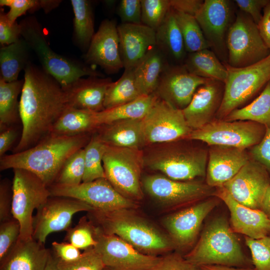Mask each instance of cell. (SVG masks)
Returning a JSON list of instances; mask_svg holds the SVG:
<instances>
[{
  "instance_id": "f907efd6",
  "label": "cell",
  "mask_w": 270,
  "mask_h": 270,
  "mask_svg": "<svg viewBox=\"0 0 270 270\" xmlns=\"http://www.w3.org/2000/svg\"><path fill=\"white\" fill-rule=\"evenodd\" d=\"M148 270H200V268L186 260L184 256L174 253L162 257L156 266Z\"/></svg>"
},
{
  "instance_id": "9f6ffc18",
  "label": "cell",
  "mask_w": 270,
  "mask_h": 270,
  "mask_svg": "<svg viewBox=\"0 0 270 270\" xmlns=\"http://www.w3.org/2000/svg\"><path fill=\"white\" fill-rule=\"evenodd\" d=\"M202 0H170L171 8L176 12L194 16L201 8Z\"/></svg>"
},
{
  "instance_id": "e575fe53",
  "label": "cell",
  "mask_w": 270,
  "mask_h": 270,
  "mask_svg": "<svg viewBox=\"0 0 270 270\" xmlns=\"http://www.w3.org/2000/svg\"><path fill=\"white\" fill-rule=\"evenodd\" d=\"M24 79L6 82L0 78V130L13 126L20 120L18 97Z\"/></svg>"
},
{
  "instance_id": "74e56055",
  "label": "cell",
  "mask_w": 270,
  "mask_h": 270,
  "mask_svg": "<svg viewBox=\"0 0 270 270\" xmlns=\"http://www.w3.org/2000/svg\"><path fill=\"white\" fill-rule=\"evenodd\" d=\"M142 95L134 78L133 70H124L120 78L112 82L104 98V110L113 108L132 102Z\"/></svg>"
},
{
  "instance_id": "f546056e",
  "label": "cell",
  "mask_w": 270,
  "mask_h": 270,
  "mask_svg": "<svg viewBox=\"0 0 270 270\" xmlns=\"http://www.w3.org/2000/svg\"><path fill=\"white\" fill-rule=\"evenodd\" d=\"M156 46L168 62H173L174 64H182L180 63L184 62L187 52L174 11L172 8L156 31Z\"/></svg>"
},
{
  "instance_id": "b9f144b4",
  "label": "cell",
  "mask_w": 270,
  "mask_h": 270,
  "mask_svg": "<svg viewBox=\"0 0 270 270\" xmlns=\"http://www.w3.org/2000/svg\"><path fill=\"white\" fill-rule=\"evenodd\" d=\"M142 24L156 31L171 8L170 0H140Z\"/></svg>"
},
{
  "instance_id": "ab89813d",
  "label": "cell",
  "mask_w": 270,
  "mask_h": 270,
  "mask_svg": "<svg viewBox=\"0 0 270 270\" xmlns=\"http://www.w3.org/2000/svg\"><path fill=\"white\" fill-rule=\"evenodd\" d=\"M174 11L186 52L190 54L208 49L209 45L195 17Z\"/></svg>"
},
{
  "instance_id": "8992f818",
  "label": "cell",
  "mask_w": 270,
  "mask_h": 270,
  "mask_svg": "<svg viewBox=\"0 0 270 270\" xmlns=\"http://www.w3.org/2000/svg\"><path fill=\"white\" fill-rule=\"evenodd\" d=\"M22 38L34 52L47 73L53 76L64 88L84 76L104 75L96 69L56 52L49 45L44 30L34 16H28L20 22Z\"/></svg>"
},
{
  "instance_id": "4fadbf2b",
  "label": "cell",
  "mask_w": 270,
  "mask_h": 270,
  "mask_svg": "<svg viewBox=\"0 0 270 270\" xmlns=\"http://www.w3.org/2000/svg\"><path fill=\"white\" fill-rule=\"evenodd\" d=\"M48 188L50 196L76 198L101 211L134 210L138 206V202L124 196L105 178L76 186L52 184Z\"/></svg>"
},
{
  "instance_id": "3957f363",
  "label": "cell",
  "mask_w": 270,
  "mask_h": 270,
  "mask_svg": "<svg viewBox=\"0 0 270 270\" xmlns=\"http://www.w3.org/2000/svg\"><path fill=\"white\" fill-rule=\"evenodd\" d=\"M134 210H94L88 212V218L104 232L117 236L144 254L157 256L176 248L168 236Z\"/></svg>"
},
{
  "instance_id": "2e32d148",
  "label": "cell",
  "mask_w": 270,
  "mask_h": 270,
  "mask_svg": "<svg viewBox=\"0 0 270 270\" xmlns=\"http://www.w3.org/2000/svg\"><path fill=\"white\" fill-rule=\"evenodd\" d=\"M94 210L90 205L76 198L50 196L34 216L32 238L44 244L50 234L67 231L75 214Z\"/></svg>"
},
{
  "instance_id": "52a82bcc",
  "label": "cell",
  "mask_w": 270,
  "mask_h": 270,
  "mask_svg": "<svg viewBox=\"0 0 270 270\" xmlns=\"http://www.w3.org/2000/svg\"><path fill=\"white\" fill-rule=\"evenodd\" d=\"M102 164L106 179L119 193L136 202L143 198L142 150L107 145Z\"/></svg>"
},
{
  "instance_id": "db71d44e",
  "label": "cell",
  "mask_w": 270,
  "mask_h": 270,
  "mask_svg": "<svg viewBox=\"0 0 270 270\" xmlns=\"http://www.w3.org/2000/svg\"><path fill=\"white\" fill-rule=\"evenodd\" d=\"M269 0H236L240 12L249 16L258 24L262 19L263 10Z\"/></svg>"
},
{
  "instance_id": "be15d7a7",
  "label": "cell",
  "mask_w": 270,
  "mask_h": 270,
  "mask_svg": "<svg viewBox=\"0 0 270 270\" xmlns=\"http://www.w3.org/2000/svg\"><path fill=\"white\" fill-rule=\"evenodd\" d=\"M103 270H114L110 268L105 266Z\"/></svg>"
},
{
  "instance_id": "7dc6e473",
  "label": "cell",
  "mask_w": 270,
  "mask_h": 270,
  "mask_svg": "<svg viewBox=\"0 0 270 270\" xmlns=\"http://www.w3.org/2000/svg\"><path fill=\"white\" fill-rule=\"evenodd\" d=\"M0 6L10 8L6 16L10 21L15 22L26 12H34L40 8L44 10L46 0H0Z\"/></svg>"
},
{
  "instance_id": "44dd1931",
  "label": "cell",
  "mask_w": 270,
  "mask_h": 270,
  "mask_svg": "<svg viewBox=\"0 0 270 270\" xmlns=\"http://www.w3.org/2000/svg\"><path fill=\"white\" fill-rule=\"evenodd\" d=\"M117 26L113 20H104L84 56L87 64L98 65L108 74L124 68Z\"/></svg>"
},
{
  "instance_id": "277c9868",
  "label": "cell",
  "mask_w": 270,
  "mask_h": 270,
  "mask_svg": "<svg viewBox=\"0 0 270 270\" xmlns=\"http://www.w3.org/2000/svg\"><path fill=\"white\" fill-rule=\"evenodd\" d=\"M184 257L198 266H253L252 260L247 258L243 253L228 222L222 217L214 219L207 225L194 247Z\"/></svg>"
},
{
  "instance_id": "9a60e30c",
  "label": "cell",
  "mask_w": 270,
  "mask_h": 270,
  "mask_svg": "<svg viewBox=\"0 0 270 270\" xmlns=\"http://www.w3.org/2000/svg\"><path fill=\"white\" fill-rule=\"evenodd\" d=\"M142 120L146 146L187 138L192 130L182 110L159 98Z\"/></svg>"
},
{
  "instance_id": "d4e9b609",
  "label": "cell",
  "mask_w": 270,
  "mask_h": 270,
  "mask_svg": "<svg viewBox=\"0 0 270 270\" xmlns=\"http://www.w3.org/2000/svg\"><path fill=\"white\" fill-rule=\"evenodd\" d=\"M224 83L210 80L200 86L188 105L182 110L186 120L193 130L210 122L220 106Z\"/></svg>"
},
{
  "instance_id": "60d3db41",
  "label": "cell",
  "mask_w": 270,
  "mask_h": 270,
  "mask_svg": "<svg viewBox=\"0 0 270 270\" xmlns=\"http://www.w3.org/2000/svg\"><path fill=\"white\" fill-rule=\"evenodd\" d=\"M84 173V149L71 155L64 164L53 184L76 186L82 182Z\"/></svg>"
},
{
  "instance_id": "ba28073f",
  "label": "cell",
  "mask_w": 270,
  "mask_h": 270,
  "mask_svg": "<svg viewBox=\"0 0 270 270\" xmlns=\"http://www.w3.org/2000/svg\"><path fill=\"white\" fill-rule=\"evenodd\" d=\"M224 64L228 74L222 102L216 114L219 118H224L270 81V54L262 60L246 67L234 68L226 62Z\"/></svg>"
},
{
  "instance_id": "91938a15",
  "label": "cell",
  "mask_w": 270,
  "mask_h": 270,
  "mask_svg": "<svg viewBox=\"0 0 270 270\" xmlns=\"http://www.w3.org/2000/svg\"><path fill=\"white\" fill-rule=\"evenodd\" d=\"M198 267L200 270H255L254 267L238 268L220 265H205Z\"/></svg>"
},
{
  "instance_id": "d6986e66",
  "label": "cell",
  "mask_w": 270,
  "mask_h": 270,
  "mask_svg": "<svg viewBox=\"0 0 270 270\" xmlns=\"http://www.w3.org/2000/svg\"><path fill=\"white\" fill-rule=\"evenodd\" d=\"M217 197L208 198L166 216L163 224L176 248H184L194 242L202 222L218 205Z\"/></svg>"
},
{
  "instance_id": "94428289",
  "label": "cell",
  "mask_w": 270,
  "mask_h": 270,
  "mask_svg": "<svg viewBox=\"0 0 270 270\" xmlns=\"http://www.w3.org/2000/svg\"><path fill=\"white\" fill-rule=\"evenodd\" d=\"M262 210L270 220V186L268 187L262 204Z\"/></svg>"
},
{
  "instance_id": "c3c4849f",
  "label": "cell",
  "mask_w": 270,
  "mask_h": 270,
  "mask_svg": "<svg viewBox=\"0 0 270 270\" xmlns=\"http://www.w3.org/2000/svg\"><path fill=\"white\" fill-rule=\"evenodd\" d=\"M118 14L123 24H141L140 0H122L117 10Z\"/></svg>"
},
{
  "instance_id": "cb8c5ba5",
  "label": "cell",
  "mask_w": 270,
  "mask_h": 270,
  "mask_svg": "<svg viewBox=\"0 0 270 270\" xmlns=\"http://www.w3.org/2000/svg\"><path fill=\"white\" fill-rule=\"evenodd\" d=\"M117 28L124 70H133L156 46V31L142 24L121 23Z\"/></svg>"
},
{
  "instance_id": "30bf717a",
  "label": "cell",
  "mask_w": 270,
  "mask_h": 270,
  "mask_svg": "<svg viewBox=\"0 0 270 270\" xmlns=\"http://www.w3.org/2000/svg\"><path fill=\"white\" fill-rule=\"evenodd\" d=\"M226 46L229 66L246 67L266 58L270 50L264 41L258 24L248 14L239 12L228 32Z\"/></svg>"
},
{
  "instance_id": "9c48e42d",
  "label": "cell",
  "mask_w": 270,
  "mask_h": 270,
  "mask_svg": "<svg viewBox=\"0 0 270 270\" xmlns=\"http://www.w3.org/2000/svg\"><path fill=\"white\" fill-rule=\"evenodd\" d=\"M13 170L12 213L20 226L19 240H26L32 238L33 212L42 206L50 194L48 188L34 174L21 168Z\"/></svg>"
},
{
  "instance_id": "ee69618b",
  "label": "cell",
  "mask_w": 270,
  "mask_h": 270,
  "mask_svg": "<svg viewBox=\"0 0 270 270\" xmlns=\"http://www.w3.org/2000/svg\"><path fill=\"white\" fill-rule=\"evenodd\" d=\"M246 246L252 254L255 270H270V236L254 239L244 236Z\"/></svg>"
},
{
  "instance_id": "7c38bea8",
  "label": "cell",
  "mask_w": 270,
  "mask_h": 270,
  "mask_svg": "<svg viewBox=\"0 0 270 270\" xmlns=\"http://www.w3.org/2000/svg\"><path fill=\"white\" fill-rule=\"evenodd\" d=\"M142 186L155 201L170 209L195 204L214 195L215 192L206 184L175 180L158 174L145 176Z\"/></svg>"
},
{
  "instance_id": "d6a6232c",
  "label": "cell",
  "mask_w": 270,
  "mask_h": 270,
  "mask_svg": "<svg viewBox=\"0 0 270 270\" xmlns=\"http://www.w3.org/2000/svg\"><path fill=\"white\" fill-rule=\"evenodd\" d=\"M182 64L192 74L204 78L224 83L226 79L228 72L224 63L209 49L188 54Z\"/></svg>"
},
{
  "instance_id": "6f0895ef",
  "label": "cell",
  "mask_w": 270,
  "mask_h": 270,
  "mask_svg": "<svg viewBox=\"0 0 270 270\" xmlns=\"http://www.w3.org/2000/svg\"><path fill=\"white\" fill-rule=\"evenodd\" d=\"M18 136L14 126L8 127L0 133V158L12 147Z\"/></svg>"
},
{
  "instance_id": "6125c7cd",
  "label": "cell",
  "mask_w": 270,
  "mask_h": 270,
  "mask_svg": "<svg viewBox=\"0 0 270 270\" xmlns=\"http://www.w3.org/2000/svg\"><path fill=\"white\" fill-rule=\"evenodd\" d=\"M46 270H58L56 265V258L50 254Z\"/></svg>"
},
{
  "instance_id": "603a6c76",
  "label": "cell",
  "mask_w": 270,
  "mask_h": 270,
  "mask_svg": "<svg viewBox=\"0 0 270 270\" xmlns=\"http://www.w3.org/2000/svg\"><path fill=\"white\" fill-rule=\"evenodd\" d=\"M208 152L206 182L210 187L222 186L250 160L246 149L211 146Z\"/></svg>"
},
{
  "instance_id": "ffe728a7",
  "label": "cell",
  "mask_w": 270,
  "mask_h": 270,
  "mask_svg": "<svg viewBox=\"0 0 270 270\" xmlns=\"http://www.w3.org/2000/svg\"><path fill=\"white\" fill-rule=\"evenodd\" d=\"M210 80L192 74L182 64H170L162 72L155 93L161 100L182 110L198 88Z\"/></svg>"
},
{
  "instance_id": "1f68e13d",
  "label": "cell",
  "mask_w": 270,
  "mask_h": 270,
  "mask_svg": "<svg viewBox=\"0 0 270 270\" xmlns=\"http://www.w3.org/2000/svg\"><path fill=\"white\" fill-rule=\"evenodd\" d=\"M158 97L154 92L142 96L128 103L99 112H95L97 127L117 120L142 119L147 114Z\"/></svg>"
},
{
  "instance_id": "83f0119b",
  "label": "cell",
  "mask_w": 270,
  "mask_h": 270,
  "mask_svg": "<svg viewBox=\"0 0 270 270\" xmlns=\"http://www.w3.org/2000/svg\"><path fill=\"white\" fill-rule=\"evenodd\" d=\"M142 120H117L102 125L95 132L108 146L142 150L146 146Z\"/></svg>"
},
{
  "instance_id": "681fc988",
  "label": "cell",
  "mask_w": 270,
  "mask_h": 270,
  "mask_svg": "<svg viewBox=\"0 0 270 270\" xmlns=\"http://www.w3.org/2000/svg\"><path fill=\"white\" fill-rule=\"evenodd\" d=\"M20 23L12 22L3 10L0 12V44L2 46L16 42L21 38Z\"/></svg>"
},
{
  "instance_id": "8d00e7d4",
  "label": "cell",
  "mask_w": 270,
  "mask_h": 270,
  "mask_svg": "<svg viewBox=\"0 0 270 270\" xmlns=\"http://www.w3.org/2000/svg\"><path fill=\"white\" fill-rule=\"evenodd\" d=\"M224 120L252 121L270 128V81L252 102L234 110Z\"/></svg>"
},
{
  "instance_id": "11a10c76",
  "label": "cell",
  "mask_w": 270,
  "mask_h": 270,
  "mask_svg": "<svg viewBox=\"0 0 270 270\" xmlns=\"http://www.w3.org/2000/svg\"><path fill=\"white\" fill-rule=\"evenodd\" d=\"M52 246L57 260L64 262H71L78 259L82 254L80 250L70 242H52Z\"/></svg>"
},
{
  "instance_id": "4dcf8cb0",
  "label": "cell",
  "mask_w": 270,
  "mask_h": 270,
  "mask_svg": "<svg viewBox=\"0 0 270 270\" xmlns=\"http://www.w3.org/2000/svg\"><path fill=\"white\" fill-rule=\"evenodd\" d=\"M94 113L69 106L56 120L50 134L74 136L92 133L98 128Z\"/></svg>"
},
{
  "instance_id": "5b68a950",
  "label": "cell",
  "mask_w": 270,
  "mask_h": 270,
  "mask_svg": "<svg viewBox=\"0 0 270 270\" xmlns=\"http://www.w3.org/2000/svg\"><path fill=\"white\" fill-rule=\"evenodd\" d=\"M144 167L159 171L172 180H190L206 174L208 152L180 140L147 146Z\"/></svg>"
},
{
  "instance_id": "7a4b0ae2",
  "label": "cell",
  "mask_w": 270,
  "mask_h": 270,
  "mask_svg": "<svg viewBox=\"0 0 270 270\" xmlns=\"http://www.w3.org/2000/svg\"><path fill=\"white\" fill-rule=\"evenodd\" d=\"M92 133L74 136L49 134L28 149L0 158V170H27L49 187L54 183L66 160L85 147Z\"/></svg>"
},
{
  "instance_id": "f5cc1de1",
  "label": "cell",
  "mask_w": 270,
  "mask_h": 270,
  "mask_svg": "<svg viewBox=\"0 0 270 270\" xmlns=\"http://www.w3.org/2000/svg\"><path fill=\"white\" fill-rule=\"evenodd\" d=\"M12 183L7 179L2 180L0 183V221L8 220L12 218Z\"/></svg>"
},
{
  "instance_id": "5bb4252c",
  "label": "cell",
  "mask_w": 270,
  "mask_h": 270,
  "mask_svg": "<svg viewBox=\"0 0 270 270\" xmlns=\"http://www.w3.org/2000/svg\"><path fill=\"white\" fill-rule=\"evenodd\" d=\"M94 236L96 242L94 248L105 266L114 270H148L162 259L140 252L120 237L106 234L95 225Z\"/></svg>"
},
{
  "instance_id": "816d5d0a",
  "label": "cell",
  "mask_w": 270,
  "mask_h": 270,
  "mask_svg": "<svg viewBox=\"0 0 270 270\" xmlns=\"http://www.w3.org/2000/svg\"><path fill=\"white\" fill-rule=\"evenodd\" d=\"M250 153L252 159L262 165L270 174V128H266L262 139L252 146Z\"/></svg>"
},
{
  "instance_id": "4316f807",
  "label": "cell",
  "mask_w": 270,
  "mask_h": 270,
  "mask_svg": "<svg viewBox=\"0 0 270 270\" xmlns=\"http://www.w3.org/2000/svg\"><path fill=\"white\" fill-rule=\"evenodd\" d=\"M51 254L34 240H19L1 262L0 270H46Z\"/></svg>"
},
{
  "instance_id": "484cf974",
  "label": "cell",
  "mask_w": 270,
  "mask_h": 270,
  "mask_svg": "<svg viewBox=\"0 0 270 270\" xmlns=\"http://www.w3.org/2000/svg\"><path fill=\"white\" fill-rule=\"evenodd\" d=\"M112 82L110 78L82 77L63 88L66 94L70 106L99 112L104 110L106 94Z\"/></svg>"
},
{
  "instance_id": "f35d334b",
  "label": "cell",
  "mask_w": 270,
  "mask_h": 270,
  "mask_svg": "<svg viewBox=\"0 0 270 270\" xmlns=\"http://www.w3.org/2000/svg\"><path fill=\"white\" fill-rule=\"evenodd\" d=\"M107 145L99 138L94 131L84 149V173L83 182L106 178L103 168L102 158Z\"/></svg>"
},
{
  "instance_id": "7402d4cb",
  "label": "cell",
  "mask_w": 270,
  "mask_h": 270,
  "mask_svg": "<svg viewBox=\"0 0 270 270\" xmlns=\"http://www.w3.org/2000/svg\"><path fill=\"white\" fill-rule=\"evenodd\" d=\"M214 196L222 200L228 208L234 232L254 239L270 234V220L262 210L240 204L222 186L217 188Z\"/></svg>"
},
{
  "instance_id": "e0dca14e",
  "label": "cell",
  "mask_w": 270,
  "mask_h": 270,
  "mask_svg": "<svg viewBox=\"0 0 270 270\" xmlns=\"http://www.w3.org/2000/svg\"><path fill=\"white\" fill-rule=\"evenodd\" d=\"M234 14L230 0H205L194 16L210 48L222 58L228 54L226 40L235 20Z\"/></svg>"
},
{
  "instance_id": "836d02e7",
  "label": "cell",
  "mask_w": 270,
  "mask_h": 270,
  "mask_svg": "<svg viewBox=\"0 0 270 270\" xmlns=\"http://www.w3.org/2000/svg\"><path fill=\"white\" fill-rule=\"evenodd\" d=\"M30 48L22 38L0 49V78L6 82L18 80L22 70H24L29 60Z\"/></svg>"
},
{
  "instance_id": "f1b7e54d",
  "label": "cell",
  "mask_w": 270,
  "mask_h": 270,
  "mask_svg": "<svg viewBox=\"0 0 270 270\" xmlns=\"http://www.w3.org/2000/svg\"><path fill=\"white\" fill-rule=\"evenodd\" d=\"M170 64L156 46L148 50L133 69L137 86L142 95L155 92L162 72Z\"/></svg>"
},
{
  "instance_id": "d590c367",
  "label": "cell",
  "mask_w": 270,
  "mask_h": 270,
  "mask_svg": "<svg viewBox=\"0 0 270 270\" xmlns=\"http://www.w3.org/2000/svg\"><path fill=\"white\" fill-rule=\"evenodd\" d=\"M70 2L74 14V42L86 52L95 33L92 5L87 0H71Z\"/></svg>"
},
{
  "instance_id": "f6af8a7d",
  "label": "cell",
  "mask_w": 270,
  "mask_h": 270,
  "mask_svg": "<svg viewBox=\"0 0 270 270\" xmlns=\"http://www.w3.org/2000/svg\"><path fill=\"white\" fill-rule=\"evenodd\" d=\"M56 265L58 270H103L105 267L94 247L84 250L80 257L73 262H64L56 259Z\"/></svg>"
},
{
  "instance_id": "8fae6325",
  "label": "cell",
  "mask_w": 270,
  "mask_h": 270,
  "mask_svg": "<svg viewBox=\"0 0 270 270\" xmlns=\"http://www.w3.org/2000/svg\"><path fill=\"white\" fill-rule=\"evenodd\" d=\"M266 130L264 126L252 121L216 120L192 130L187 138L200 140L210 146L246 149L258 144Z\"/></svg>"
},
{
  "instance_id": "6da1fadb",
  "label": "cell",
  "mask_w": 270,
  "mask_h": 270,
  "mask_svg": "<svg viewBox=\"0 0 270 270\" xmlns=\"http://www.w3.org/2000/svg\"><path fill=\"white\" fill-rule=\"evenodd\" d=\"M24 72L19 104L22 131L14 153L29 148L48 136L69 106L64 90L41 66L30 62Z\"/></svg>"
},
{
  "instance_id": "ac0fdd59",
  "label": "cell",
  "mask_w": 270,
  "mask_h": 270,
  "mask_svg": "<svg viewBox=\"0 0 270 270\" xmlns=\"http://www.w3.org/2000/svg\"><path fill=\"white\" fill-rule=\"evenodd\" d=\"M270 186V174L266 169L254 160H250L224 186L240 204L260 210L262 200Z\"/></svg>"
},
{
  "instance_id": "bcb514c9",
  "label": "cell",
  "mask_w": 270,
  "mask_h": 270,
  "mask_svg": "<svg viewBox=\"0 0 270 270\" xmlns=\"http://www.w3.org/2000/svg\"><path fill=\"white\" fill-rule=\"evenodd\" d=\"M20 226L14 218L0 222V262H2L16 246L20 236Z\"/></svg>"
},
{
  "instance_id": "680465c9",
  "label": "cell",
  "mask_w": 270,
  "mask_h": 270,
  "mask_svg": "<svg viewBox=\"0 0 270 270\" xmlns=\"http://www.w3.org/2000/svg\"><path fill=\"white\" fill-rule=\"evenodd\" d=\"M258 26L264 41L270 50V0L263 10L262 19Z\"/></svg>"
},
{
  "instance_id": "7bdbcfd3",
  "label": "cell",
  "mask_w": 270,
  "mask_h": 270,
  "mask_svg": "<svg viewBox=\"0 0 270 270\" xmlns=\"http://www.w3.org/2000/svg\"><path fill=\"white\" fill-rule=\"evenodd\" d=\"M94 225L86 216L82 218L78 224L67 230L66 239L80 250L94 247L96 242L94 236Z\"/></svg>"
}]
</instances>
